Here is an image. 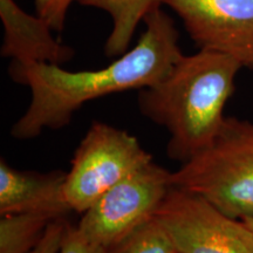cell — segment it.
<instances>
[{
  "label": "cell",
  "instance_id": "6da1fadb",
  "mask_svg": "<svg viewBox=\"0 0 253 253\" xmlns=\"http://www.w3.org/2000/svg\"><path fill=\"white\" fill-rule=\"evenodd\" d=\"M145 31L134 48L96 71L69 72L47 62L9 67L11 78L31 89L26 112L12 126L17 140H32L46 129L71 123L84 103L107 95L154 86L183 55L179 33L161 6L144 18Z\"/></svg>",
  "mask_w": 253,
  "mask_h": 253
},
{
  "label": "cell",
  "instance_id": "7a4b0ae2",
  "mask_svg": "<svg viewBox=\"0 0 253 253\" xmlns=\"http://www.w3.org/2000/svg\"><path fill=\"white\" fill-rule=\"evenodd\" d=\"M242 68L225 54L199 49L182 55L162 80L141 89V114L169 132L168 157L183 164L211 144Z\"/></svg>",
  "mask_w": 253,
  "mask_h": 253
},
{
  "label": "cell",
  "instance_id": "3957f363",
  "mask_svg": "<svg viewBox=\"0 0 253 253\" xmlns=\"http://www.w3.org/2000/svg\"><path fill=\"white\" fill-rule=\"evenodd\" d=\"M172 188L226 216L253 217V121L226 116L214 140L171 175Z\"/></svg>",
  "mask_w": 253,
  "mask_h": 253
},
{
  "label": "cell",
  "instance_id": "277c9868",
  "mask_svg": "<svg viewBox=\"0 0 253 253\" xmlns=\"http://www.w3.org/2000/svg\"><path fill=\"white\" fill-rule=\"evenodd\" d=\"M153 162V156L128 131L93 122L75 150L63 195L71 211L84 213L109 189Z\"/></svg>",
  "mask_w": 253,
  "mask_h": 253
},
{
  "label": "cell",
  "instance_id": "5b68a950",
  "mask_svg": "<svg viewBox=\"0 0 253 253\" xmlns=\"http://www.w3.org/2000/svg\"><path fill=\"white\" fill-rule=\"evenodd\" d=\"M171 175L153 161L101 196L82 213L78 229L89 242L112 251L156 214L172 189Z\"/></svg>",
  "mask_w": 253,
  "mask_h": 253
},
{
  "label": "cell",
  "instance_id": "8992f818",
  "mask_svg": "<svg viewBox=\"0 0 253 253\" xmlns=\"http://www.w3.org/2000/svg\"><path fill=\"white\" fill-rule=\"evenodd\" d=\"M181 253H253V232L203 198L172 188L157 210Z\"/></svg>",
  "mask_w": 253,
  "mask_h": 253
},
{
  "label": "cell",
  "instance_id": "52a82bcc",
  "mask_svg": "<svg viewBox=\"0 0 253 253\" xmlns=\"http://www.w3.org/2000/svg\"><path fill=\"white\" fill-rule=\"evenodd\" d=\"M199 49L235 59L253 73V0H162Z\"/></svg>",
  "mask_w": 253,
  "mask_h": 253
},
{
  "label": "cell",
  "instance_id": "ba28073f",
  "mask_svg": "<svg viewBox=\"0 0 253 253\" xmlns=\"http://www.w3.org/2000/svg\"><path fill=\"white\" fill-rule=\"evenodd\" d=\"M67 172L24 171L0 161V216L42 213L65 218L72 212L65 201L63 186Z\"/></svg>",
  "mask_w": 253,
  "mask_h": 253
},
{
  "label": "cell",
  "instance_id": "9c48e42d",
  "mask_svg": "<svg viewBox=\"0 0 253 253\" xmlns=\"http://www.w3.org/2000/svg\"><path fill=\"white\" fill-rule=\"evenodd\" d=\"M0 18L4 25L1 56L12 59L11 65H61L74 55L71 47L53 37L52 27L45 19L28 14L14 0H0Z\"/></svg>",
  "mask_w": 253,
  "mask_h": 253
},
{
  "label": "cell",
  "instance_id": "30bf717a",
  "mask_svg": "<svg viewBox=\"0 0 253 253\" xmlns=\"http://www.w3.org/2000/svg\"><path fill=\"white\" fill-rule=\"evenodd\" d=\"M79 4L107 12L113 19V30L104 45L108 58L125 54L138 24L162 5V0H78Z\"/></svg>",
  "mask_w": 253,
  "mask_h": 253
},
{
  "label": "cell",
  "instance_id": "8fae6325",
  "mask_svg": "<svg viewBox=\"0 0 253 253\" xmlns=\"http://www.w3.org/2000/svg\"><path fill=\"white\" fill-rule=\"evenodd\" d=\"M53 220L55 218L42 213L1 216L0 253H34Z\"/></svg>",
  "mask_w": 253,
  "mask_h": 253
},
{
  "label": "cell",
  "instance_id": "7c38bea8",
  "mask_svg": "<svg viewBox=\"0 0 253 253\" xmlns=\"http://www.w3.org/2000/svg\"><path fill=\"white\" fill-rule=\"evenodd\" d=\"M110 253H181L155 214L129 233Z\"/></svg>",
  "mask_w": 253,
  "mask_h": 253
},
{
  "label": "cell",
  "instance_id": "4fadbf2b",
  "mask_svg": "<svg viewBox=\"0 0 253 253\" xmlns=\"http://www.w3.org/2000/svg\"><path fill=\"white\" fill-rule=\"evenodd\" d=\"M78 0H34L37 14L45 19L53 31L61 32L65 27L68 8Z\"/></svg>",
  "mask_w": 253,
  "mask_h": 253
},
{
  "label": "cell",
  "instance_id": "5bb4252c",
  "mask_svg": "<svg viewBox=\"0 0 253 253\" xmlns=\"http://www.w3.org/2000/svg\"><path fill=\"white\" fill-rule=\"evenodd\" d=\"M60 253H110V251L89 242L80 232L78 226H74L67 221Z\"/></svg>",
  "mask_w": 253,
  "mask_h": 253
},
{
  "label": "cell",
  "instance_id": "9a60e30c",
  "mask_svg": "<svg viewBox=\"0 0 253 253\" xmlns=\"http://www.w3.org/2000/svg\"><path fill=\"white\" fill-rule=\"evenodd\" d=\"M67 221L68 220L66 219V217L53 220L47 227L45 235H43L34 253H60Z\"/></svg>",
  "mask_w": 253,
  "mask_h": 253
},
{
  "label": "cell",
  "instance_id": "2e32d148",
  "mask_svg": "<svg viewBox=\"0 0 253 253\" xmlns=\"http://www.w3.org/2000/svg\"><path fill=\"white\" fill-rule=\"evenodd\" d=\"M243 221H244L246 225H248L250 229L252 230V232H253V217L252 218H248V219H244Z\"/></svg>",
  "mask_w": 253,
  "mask_h": 253
}]
</instances>
